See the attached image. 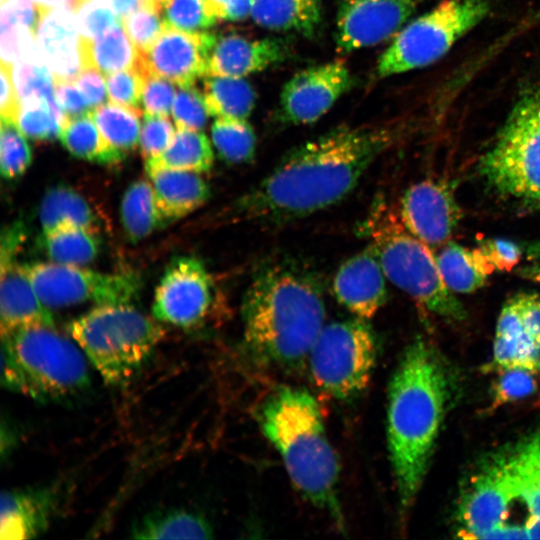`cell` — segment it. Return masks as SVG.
Segmentation results:
<instances>
[{
	"label": "cell",
	"mask_w": 540,
	"mask_h": 540,
	"mask_svg": "<svg viewBox=\"0 0 540 540\" xmlns=\"http://www.w3.org/2000/svg\"><path fill=\"white\" fill-rule=\"evenodd\" d=\"M398 136L392 125L339 127L296 147L233 202L231 219L275 228L327 209L353 191Z\"/></svg>",
	"instance_id": "6da1fadb"
},
{
	"label": "cell",
	"mask_w": 540,
	"mask_h": 540,
	"mask_svg": "<svg viewBox=\"0 0 540 540\" xmlns=\"http://www.w3.org/2000/svg\"><path fill=\"white\" fill-rule=\"evenodd\" d=\"M241 315L243 345L252 360L280 370L298 368L325 325L318 272L291 256L262 260L245 290Z\"/></svg>",
	"instance_id": "7a4b0ae2"
},
{
	"label": "cell",
	"mask_w": 540,
	"mask_h": 540,
	"mask_svg": "<svg viewBox=\"0 0 540 540\" xmlns=\"http://www.w3.org/2000/svg\"><path fill=\"white\" fill-rule=\"evenodd\" d=\"M457 389L456 374L440 352L416 337L405 349L388 392V448L404 512L420 490Z\"/></svg>",
	"instance_id": "3957f363"
},
{
	"label": "cell",
	"mask_w": 540,
	"mask_h": 540,
	"mask_svg": "<svg viewBox=\"0 0 540 540\" xmlns=\"http://www.w3.org/2000/svg\"><path fill=\"white\" fill-rule=\"evenodd\" d=\"M258 419L297 490L343 530L339 462L316 399L305 389L281 387L267 398Z\"/></svg>",
	"instance_id": "277c9868"
},
{
	"label": "cell",
	"mask_w": 540,
	"mask_h": 540,
	"mask_svg": "<svg viewBox=\"0 0 540 540\" xmlns=\"http://www.w3.org/2000/svg\"><path fill=\"white\" fill-rule=\"evenodd\" d=\"M78 347L45 325L1 333V385L41 402L69 398L90 383L85 354Z\"/></svg>",
	"instance_id": "5b68a950"
},
{
	"label": "cell",
	"mask_w": 540,
	"mask_h": 540,
	"mask_svg": "<svg viewBox=\"0 0 540 540\" xmlns=\"http://www.w3.org/2000/svg\"><path fill=\"white\" fill-rule=\"evenodd\" d=\"M389 281L425 310L450 321L466 311L445 284L429 246L411 234L383 199L376 200L360 225Z\"/></svg>",
	"instance_id": "8992f818"
},
{
	"label": "cell",
	"mask_w": 540,
	"mask_h": 540,
	"mask_svg": "<svg viewBox=\"0 0 540 540\" xmlns=\"http://www.w3.org/2000/svg\"><path fill=\"white\" fill-rule=\"evenodd\" d=\"M478 173L498 197L540 212V80L519 94Z\"/></svg>",
	"instance_id": "52a82bcc"
},
{
	"label": "cell",
	"mask_w": 540,
	"mask_h": 540,
	"mask_svg": "<svg viewBox=\"0 0 540 540\" xmlns=\"http://www.w3.org/2000/svg\"><path fill=\"white\" fill-rule=\"evenodd\" d=\"M155 320L129 303L97 305L72 320L68 331L105 382L122 385L163 338Z\"/></svg>",
	"instance_id": "ba28073f"
},
{
	"label": "cell",
	"mask_w": 540,
	"mask_h": 540,
	"mask_svg": "<svg viewBox=\"0 0 540 540\" xmlns=\"http://www.w3.org/2000/svg\"><path fill=\"white\" fill-rule=\"evenodd\" d=\"M490 10L489 0H443L394 36L378 60L377 75L384 78L433 64Z\"/></svg>",
	"instance_id": "9c48e42d"
},
{
	"label": "cell",
	"mask_w": 540,
	"mask_h": 540,
	"mask_svg": "<svg viewBox=\"0 0 540 540\" xmlns=\"http://www.w3.org/2000/svg\"><path fill=\"white\" fill-rule=\"evenodd\" d=\"M377 341L366 319L325 324L309 355L314 383L340 401H351L368 386L375 366Z\"/></svg>",
	"instance_id": "30bf717a"
},
{
	"label": "cell",
	"mask_w": 540,
	"mask_h": 540,
	"mask_svg": "<svg viewBox=\"0 0 540 540\" xmlns=\"http://www.w3.org/2000/svg\"><path fill=\"white\" fill-rule=\"evenodd\" d=\"M22 266L48 308L87 302L96 305L130 303L141 289L140 278L133 273H102L51 261Z\"/></svg>",
	"instance_id": "8fae6325"
},
{
	"label": "cell",
	"mask_w": 540,
	"mask_h": 540,
	"mask_svg": "<svg viewBox=\"0 0 540 540\" xmlns=\"http://www.w3.org/2000/svg\"><path fill=\"white\" fill-rule=\"evenodd\" d=\"M516 499L508 453L489 457L480 463L460 494L456 511L458 533L463 538L483 539L503 524Z\"/></svg>",
	"instance_id": "7c38bea8"
},
{
	"label": "cell",
	"mask_w": 540,
	"mask_h": 540,
	"mask_svg": "<svg viewBox=\"0 0 540 540\" xmlns=\"http://www.w3.org/2000/svg\"><path fill=\"white\" fill-rule=\"evenodd\" d=\"M214 297V283L203 262L179 256L170 261L159 281L152 314L159 322L190 328L208 316Z\"/></svg>",
	"instance_id": "4fadbf2b"
},
{
	"label": "cell",
	"mask_w": 540,
	"mask_h": 540,
	"mask_svg": "<svg viewBox=\"0 0 540 540\" xmlns=\"http://www.w3.org/2000/svg\"><path fill=\"white\" fill-rule=\"evenodd\" d=\"M422 0H339L335 41L340 52L371 47L394 37Z\"/></svg>",
	"instance_id": "5bb4252c"
},
{
	"label": "cell",
	"mask_w": 540,
	"mask_h": 540,
	"mask_svg": "<svg viewBox=\"0 0 540 540\" xmlns=\"http://www.w3.org/2000/svg\"><path fill=\"white\" fill-rule=\"evenodd\" d=\"M343 61L315 65L294 74L280 94V116L286 123L301 125L320 119L354 85Z\"/></svg>",
	"instance_id": "9a60e30c"
},
{
	"label": "cell",
	"mask_w": 540,
	"mask_h": 540,
	"mask_svg": "<svg viewBox=\"0 0 540 540\" xmlns=\"http://www.w3.org/2000/svg\"><path fill=\"white\" fill-rule=\"evenodd\" d=\"M215 34L183 31L166 24L164 31L146 50L138 52L137 68L145 79L166 78L179 87H188L206 75L208 53Z\"/></svg>",
	"instance_id": "2e32d148"
},
{
	"label": "cell",
	"mask_w": 540,
	"mask_h": 540,
	"mask_svg": "<svg viewBox=\"0 0 540 540\" xmlns=\"http://www.w3.org/2000/svg\"><path fill=\"white\" fill-rule=\"evenodd\" d=\"M462 218L450 186L440 180L413 184L400 202V219L405 228L426 245L446 244Z\"/></svg>",
	"instance_id": "e0dca14e"
},
{
	"label": "cell",
	"mask_w": 540,
	"mask_h": 540,
	"mask_svg": "<svg viewBox=\"0 0 540 540\" xmlns=\"http://www.w3.org/2000/svg\"><path fill=\"white\" fill-rule=\"evenodd\" d=\"M540 345V297L521 292L504 303L496 324L489 369L530 368L532 351Z\"/></svg>",
	"instance_id": "ac0fdd59"
},
{
	"label": "cell",
	"mask_w": 540,
	"mask_h": 540,
	"mask_svg": "<svg viewBox=\"0 0 540 540\" xmlns=\"http://www.w3.org/2000/svg\"><path fill=\"white\" fill-rule=\"evenodd\" d=\"M35 39L53 81H75L84 69V50L75 11L68 7L37 10Z\"/></svg>",
	"instance_id": "d6986e66"
},
{
	"label": "cell",
	"mask_w": 540,
	"mask_h": 540,
	"mask_svg": "<svg viewBox=\"0 0 540 540\" xmlns=\"http://www.w3.org/2000/svg\"><path fill=\"white\" fill-rule=\"evenodd\" d=\"M386 278L370 244L340 265L332 283L333 294L355 317L368 320L387 300Z\"/></svg>",
	"instance_id": "ffe728a7"
},
{
	"label": "cell",
	"mask_w": 540,
	"mask_h": 540,
	"mask_svg": "<svg viewBox=\"0 0 540 540\" xmlns=\"http://www.w3.org/2000/svg\"><path fill=\"white\" fill-rule=\"evenodd\" d=\"M288 55V45L280 39L215 34L206 75L243 78L284 61Z\"/></svg>",
	"instance_id": "44dd1931"
},
{
	"label": "cell",
	"mask_w": 540,
	"mask_h": 540,
	"mask_svg": "<svg viewBox=\"0 0 540 540\" xmlns=\"http://www.w3.org/2000/svg\"><path fill=\"white\" fill-rule=\"evenodd\" d=\"M60 501L56 485L12 489L1 495L0 538L30 539L44 533Z\"/></svg>",
	"instance_id": "7402d4cb"
},
{
	"label": "cell",
	"mask_w": 540,
	"mask_h": 540,
	"mask_svg": "<svg viewBox=\"0 0 540 540\" xmlns=\"http://www.w3.org/2000/svg\"><path fill=\"white\" fill-rule=\"evenodd\" d=\"M0 268L1 333L32 325L55 327L53 314L39 298L22 264L1 261Z\"/></svg>",
	"instance_id": "603a6c76"
},
{
	"label": "cell",
	"mask_w": 540,
	"mask_h": 540,
	"mask_svg": "<svg viewBox=\"0 0 540 540\" xmlns=\"http://www.w3.org/2000/svg\"><path fill=\"white\" fill-rule=\"evenodd\" d=\"M145 168L164 225L195 211L210 196V188L199 173L164 167Z\"/></svg>",
	"instance_id": "cb8c5ba5"
},
{
	"label": "cell",
	"mask_w": 540,
	"mask_h": 540,
	"mask_svg": "<svg viewBox=\"0 0 540 540\" xmlns=\"http://www.w3.org/2000/svg\"><path fill=\"white\" fill-rule=\"evenodd\" d=\"M251 18L266 29L312 36L322 20L320 0H252Z\"/></svg>",
	"instance_id": "d4e9b609"
},
{
	"label": "cell",
	"mask_w": 540,
	"mask_h": 540,
	"mask_svg": "<svg viewBox=\"0 0 540 540\" xmlns=\"http://www.w3.org/2000/svg\"><path fill=\"white\" fill-rule=\"evenodd\" d=\"M136 539H207L213 537L208 521L200 514L183 508L151 511L132 525Z\"/></svg>",
	"instance_id": "484cf974"
},
{
	"label": "cell",
	"mask_w": 540,
	"mask_h": 540,
	"mask_svg": "<svg viewBox=\"0 0 540 540\" xmlns=\"http://www.w3.org/2000/svg\"><path fill=\"white\" fill-rule=\"evenodd\" d=\"M38 245L51 262L82 266L100 252L98 231L73 224H61L42 231Z\"/></svg>",
	"instance_id": "4316f807"
},
{
	"label": "cell",
	"mask_w": 540,
	"mask_h": 540,
	"mask_svg": "<svg viewBox=\"0 0 540 540\" xmlns=\"http://www.w3.org/2000/svg\"><path fill=\"white\" fill-rule=\"evenodd\" d=\"M38 214L42 231L61 224H73L98 231L99 221L88 201L65 184H58L45 192Z\"/></svg>",
	"instance_id": "83f0119b"
},
{
	"label": "cell",
	"mask_w": 540,
	"mask_h": 540,
	"mask_svg": "<svg viewBox=\"0 0 540 540\" xmlns=\"http://www.w3.org/2000/svg\"><path fill=\"white\" fill-rule=\"evenodd\" d=\"M214 153L208 137L201 130L177 128L167 149L146 160L145 167H164L195 173L208 172Z\"/></svg>",
	"instance_id": "f1b7e54d"
},
{
	"label": "cell",
	"mask_w": 540,
	"mask_h": 540,
	"mask_svg": "<svg viewBox=\"0 0 540 540\" xmlns=\"http://www.w3.org/2000/svg\"><path fill=\"white\" fill-rule=\"evenodd\" d=\"M203 95L211 116L247 119L254 109L256 93L243 78L205 75Z\"/></svg>",
	"instance_id": "f546056e"
},
{
	"label": "cell",
	"mask_w": 540,
	"mask_h": 540,
	"mask_svg": "<svg viewBox=\"0 0 540 540\" xmlns=\"http://www.w3.org/2000/svg\"><path fill=\"white\" fill-rule=\"evenodd\" d=\"M59 139L70 154L86 161L114 164L125 157L105 141L91 111L67 118L61 126Z\"/></svg>",
	"instance_id": "4dcf8cb0"
},
{
	"label": "cell",
	"mask_w": 540,
	"mask_h": 540,
	"mask_svg": "<svg viewBox=\"0 0 540 540\" xmlns=\"http://www.w3.org/2000/svg\"><path fill=\"white\" fill-rule=\"evenodd\" d=\"M120 219L127 238L134 243L164 225L150 180L138 179L128 186L120 204Z\"/></svg>",
	"instance_id": "1f68e13d"
},
{
	"label": "cell",
	"mask_w": 540,
	"mask_h": 540,
	"mask_svg": "<svg viewBox=\"0 0 540 540\" xmlns=\"http://www.w3.org/2000/svg\"><path fill=\"white\" fill-rule=\"evenodd\" d=\"M508 461L518 499L540 517V429L509 451Z\"/></svg>",
	"instance_id": "d6a6232c"
},
{
	"label": "cell",
	"mask_w": 540,
	"mask_h": 540,
	"mask_svg": "<svg viewBox=\"0 0 540 540\" xmlns=\"http://www.w3.org/2000/svg\"><path fill=\"white\" fill-rule=\"evenodd\" d=\"M440 274L447 287L457 293H471L485 285L490 271L476 251L447 242L436 256Z\"/></svg>",
	"instance_id": "836d02e7"
},
{
	"label": "cell",
	"mask_w": 540,
	"mask_h": 540,
	"mask_svg": "<svg viewBox=\"0 0 540 540\" xmlns=\"http://www.w3.org/2000/svg\"><path fill=\"white\" fill-rule=\"evenodd\" d=\"M82 42L84 69L94 67L107 76L136 65L138 51L121 24L93 40L82 37Z\"/></svg>",
	"instance_id": "e575fe53"
},
{
	"label": "cell",
	"mask_w": 540,
	"mask_h": 540,
	"mask_svg": "<svg viewBox=\"0 0 540 540\" xmlns=\"http://www.w3.org/2000/svg\"><path fill=\"white\" fill-rule=\"evenodd\" d=\"M92 117L105 141L126 155L139 143L141 110L113 102L101 104L91 111Z\"/></svg>",
	"instance_id": "d590c367"
},
{
	"label": "cell",
	"mask_w": 540,
	"mask_h": 540,
	"mask_svg": "<svg viewBox=\"0 0 540 540\" xmlns=\"http://www.w3.org/2000/svg\"><path fill=\"white\" fill-rule=\"evenodd\" d=\"M211 138L218 155L228 163H246L254 157L256 136L247 119L216 118Z\"/></svg>",
	"instance_id": "8d00e7d4"
},
{
	"label": "cell",
	"mask_w": 540,
	"mask_h": 540,
	"mask_svg": "<svg viewBox=\"0 0 540 540\" xmlns=\"http://www.w3.org/2000/svg\"><path fill=\"white\" fill-rule=\"evenodd\" d=\"M31 162L32 151L25 135L15 122L1 118V175L8 180L16 179L26 172Z\"/></svg>",
	"instance_id": "74e56055"
},
{
	"label": "cell",
	"mask_w": 540,
	"mask_h": 540,
	"mask_svg": "<svg viewBox=\"0 0 540 540\" xmlns=\"http://www.w3.org/2000/svg\"><path fill=\"white\" fill-rule=\"evenodd\" d=\"M540 371L524 367L498 370L492 388L491 409L515 403L533 396L539 389Z\"/></svg>",
	"instance_id": "f35d334b"
},
{
	"label": "cell",
	"mask_w": 540,
	"mask_h": 540,
	"mask_svg": "<svg viewBox=\"0 0 540 540\" xmlns=\"http://www.w3.org/2000/svg\"><path fill=\"white\" fill-rule=\"evenodd\" d=\"M162 11L167 25L183 31H203L218 21L205 0H170Z\"/></svg>",
	"instance_id": "ab89813d"
},
{
	"label": "cell",
	"mask_w": 540,
	"mask_h": 540,
	"mask_svg": "<svg viewBox=\"0 0 540 540\" xmlns=\"http://www.w3.org/2000/svg\"><path fill=\"white\" fill-rule=\"evenodd\" d=\"M16 124L32 140L49 141L59 137L62 121L47 104L21 106Z\"/></svg>",
	"instance_id": "60d3db41"
},
{
	"label": "cell",
	"mask_w": 540,
	"mask_h": 540,
	"mask_svg": "<svg viewBox=\"0 0 540 540\" xmlns=\"http://www.w3.org/2000/svg\"><path fill=\"white\" fill-rule=\"evenodd\" d=\"M122 24L138 52L148 49L166 27L161 12L146 6L124 17Z\"/></svg>",
	"instance_id": "b9f144b4"
},
{
	"label": "cell",
	"mask_w": 540,
	"mask_h": 540,
	"mask_svg": "<svg viewBox=\"0 0 540 540\" xmlns=\"http://www.w3.org/2000/svg\"><path fill=\"white\" fill-rule=\"evenodd\" d=\"M171 112L177 128L192 130H202L211 116L203 93L195 85L180 87Z\"/></svg>",
	"instance_id": "7bdbcfd3"
},
{
	"label": "cell",
	"mask_w": 540,
	"mask_h": 540,
	"mask_svg": "<svg viewBox=\"0 0 540 540\" xmlns=\"http://www.w3.org/2000/svg\"><path fill=\"white\" fill-rule=\"evenodd\" d=\"M75 14L81 36L89 40L122 22L110 6L95 0H82L75 9Z\"/></svg>",
	"instance_id": "ee69618b"
},
{
	"label": "cell",
	"mask_w": 540,
	"mask_h": 540,
	"mask_svg": "<svg viewBox=\"0 0 540 540\" xmlns=\"http://www.w3.org/2000/svg\"><path fill=\"white\" fill-rule=\"evenodd\" d=\"M175 129L166 115L145 113L140 132V151L146 160L162 154L171 143Z\"/></svg>",
	"instance_id": "f6af8a7d"
},
{
	"label": "cell",
	"mask_w": 540,
	"mask_h": 540,
	"mask_svg": "<svg viewBox=\"0 0 540 540\" xmlns=\"http://www.w3.org/2000/svg\"><path fill=\"white\" fill-rule=\"evenodd\" d=\"M145 80L135 67L107 75L106 85L110 102L138 107Z\"/></svg>",
	"instance_id": "bcb514c9"
},
{
	"label": "cell",
	"mask_w": 540,
	"mask_h": 540,
	"mask_svg": "<svg viewBox=\"0 0 540 540\" xmlns=\"http://www.w3.org/2000/svg\"><path fill=\"white\" fill-rule=\"evenodd\" d=\"M475 251L488 270L509 271L520 261L522 248L508 239L491 238L480 241Z\"/></svg>",
	"instance_id": "7dc6e473"
},
{
	"label": "cell",
	"mask_w": 540,
	"mask_h": 540,
	"mask_svg": "<svg viewBox=\"0 0 540 540\" xmlns=\"http://www.w3.org/2000/svg\"><path fill=\"white\" fill-rule=\"evenodd\" d=\"M174 94L175 83L160 76H148L142 92L145 113L168 116L172 111Z\"/></svg>",
	"instance_id": "c3c4849f"
},
{
	"label": "cell",
	"mask_w": 540,
	"mask_h": 540,
	"mask_svg": "<svg viewBox=\"0 0 540 540\" xmlns=\"http://www.w3.org/2000/svg\"><path fill=\"white\" fill-rule=\"evenodd\" d=\"M53 85L55 100L67 118L92 111L75 82L53 81Z\"/></svg>",
	"instance_id": "681fc988"
},
{
	"label": "cell",
	"mask_w": 540,
	"mask_h": 540,
	"mask_svg": "<svg viewBox=\"0 0 540 540\" xmlns=\"http://www.w3.org/2000/svg\"><path fill=\"white\" fill-rule=\"evenodd\" d=\"M103 75L98 69L88 67L83 69L74 81L84 95L91 110L103 104L106 94H108Z\"/></svg>",
	"instance_id": "f907efd6"
},
{
	"label": "cell",
	"mask_w": 540,
	"mask_h": 540,
	"mask_svg": "<svg viewBox=\"0 0 540 540\" xmlns=\"http://www.w3.org/2000/svg\"><path fill=\"white\" fill-rule=\"evenodd\" d=\"M1 77V98L0 110L1 118L11 120L16 123L20 112L21 104L13 80V67L2 64L0 69Z\"/></svg>",
	"instance_id": "816d5d0a"
},
{
	"label": "cell",
	"mask_w": 540,
	"mask_h": 540,
	"mask_svg": "<svg viewBox=\"0 0 540 540\" xmlns=\"http://www.w3.org/2000/svg\"><path fill=\"white\" fill-rule=\"evenodd\" d=\"M218 20L241 21L251 14L252 0H205Z\"/></svg>",
	"instance_id": "f5cc1de1"
},
{
	"label": "cell",
	"mask_w": 540,
	"mask_h": 540,
	"mask_svg": "<svg viewBox=\"0 0 540 540\" xmlns=\"http://www.w3.org/2000/svg\"><path fill=\"white\" fill-rule=\"evenodd\" d=\"M24 239V227L15 222L4 229L1 237V261L14 260L17 250Z\"/></svg>",
	"instance_id": "db71d44e"
},
{
	"label": "cell",
	"mask_w": 540,
	"mask_h": 540,
	"mask_svg": "<svg viewBox=\"0 0 540 540\" xmlns=\"http://www.w3.org/2000/svg\"><path fill=\"white\" fill-rule=\"evenodd\" d=\"M483 539H528L525 526L500 525L488 532Z\"/></svg>",
	"instance_id": "11a10c76"
},
{
	"label": "cell",
	"mask_w": 540,
	"mask_h": 540,
	"mask_svg": "<svg viewBox=\"0 0 540 540\" xmlns=\"http://www.w3.org/2000/svg\"><path fill=\"white\" fill-rule=\"evenodd\" d=\"M105 3L110 6L116 14L123 19L135 10L145 5V0H105Z\"/></svg>",
	"instance_id": "9f6ffc18"
},
{
	"label": "cell",
	"mask_w": 540,
	"mask_h": 540,
	"mask_svg": "<svg viewBox=\"0 0 540 540\" xmlns=\"http://www.w3.org/2000/svg\"><path fill=\"white\" fill-rule=\"evenodd\" d=\"M81 1L82 0H34L37 10L56 7H68L74 11Z\"/></svg>",
	"instance_id": "6f0895ef"
},
{
	"label": "cell",
	"mask_w": 540,
	"mask_h": 540,
	"mask_svg": "<svg viewBox=\"0 0 540 540\" xmlns=\"http://www.w3.org/2000/svg\"><path fill=\"white\" fill-rule=\"evenodd\" d=\"M517 273L521 277L540 285V263L531 262L528 265H524L518 269Z\"/></svg>",
	"instance_id": "680465c9"
},
{
	"label": "cell",
	"mask_w": 540,
	"mask_h": 540,
	"mask_svg": "<svg viewBox=\"0 0 540 540\" xmlns=\"http://www.w3.org/2000/svg\"><path fill=\"white\" fill-rule=\"evenodd\" d=\"M522 250L529 261L540 263V240L524 244Z\"/></svg>",
	"instance_id": "91938a15"
},
{
	"label": "cell",
	"mask_w": 540,
	"mask_h": 540,
	"mask_svg": "<svg viewBox=\"0 0 540 540\" xmlns=\"http://www.w3.org/2000/svg\"><path fill=\"white\" fill-rule=\"evenodd\" d=\"M524 526L528 539H540V517L530 515Z\"/></svg>",
	"instance_id": "94428289"
},
{
	"label": "cell",
	"mask_w": 540,
	"mask_h": 540,
	"mask_svg": "<svg viewBox=\"0 0 540 540\" xmlns=\"http://www.w3.org/2000/svg\"><path fill=\"white\" fill-rule=\"evenodd\" d=\"M170 0H145L146 7L152 8L156 11L162 12L164 6L169 2Z\"/></svg>",
	"instance_id": "6125c7cd"
},
{
	"label": "cell",
	"mask_w": 540,
	"mask_h": 540,
	"mask_svg": "<svg viewBox=\"0 0 540 540\" xmlns=\"http://www.w3.org/2000/svg\"><path fill=\"white\" fill-rule=\"evenodd\" d=\"M95 1H99V2L105 3V0H95ZM105 4H106V3H105Z\"/></svg>",
	"instance_id": "be15d7a7"
}]
</instances>
